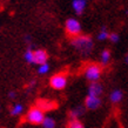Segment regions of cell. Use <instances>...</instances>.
I'll list each match as a JSON object with an SVG mask.
<instances>
[{
    "instance_id": "obj_13",
    "label": "cell",
    "mask_w": 128,
    "mask_h": 128,
    "mask_svg": "<svg viewBox=\"0 0 128 128\" xmlns=\"http://www.w3.org/2000/svg\"><path fill=\"white\" fill-rule=\"evenodd\" d=\"M41 124H42L44 128H55L56 122H55V120L52 116H45Z\"/></svg>"
},
{
    "instance_id": "obj_3",
    "label": "cell",
    "mask_w": 128,
    "mask_h": 128,
    "mask_svg": "<svg viewBox=\"0 0 128 128\" xmlns=\"http://www.w3.org/2000/svg\"><path fill=\"white\" fill-rule=\"evenodd\" d=\"M101 73H102V70L101 67L96 64H90L85 68V78L87 80H89L90 82H96L101 76Z\"/></svg>"
},
{
    "instance_id": "obj_6",
    "label": "cell",
    "mask_w": 128,
    "mask_h": 128,
    "mask_svg": "<svg viewBox=\"0 0 128 128\" xmlns=\"http://www.w3.org/2000/svg\"><path fill=\"white\" fill-rule=\"evenodd\" d=\"M101 104H102V101H101L100 96L87 95V98L85 100V107L87 109H90V110H95V109L100 108Z\"/></svg>"
},
{
    "instance_id": "obj_10",
    "label": "cell",
    "mask_w": 128,
    "mask_h": 128,
    "mask_svg": "<svg viewBox=\"0 0 128 128\" xmlns=\"http://www.w3.org/2000/svg\"><path fill=\"white\" fill-rule=\"evenodd\" d=\"M122 98H124V94H122L120 89H114L112 93L109 94V100L113 104H119L122 100Z\"/></svg>"
},
{
    "instance_id": "obj_7",
    "label": "cell",
    "mask_w": 128,
    "mask_h": 128,
    "mask_svg": "<svg viewBox=\"0 0 128 128\" xmlns=\"http://www.w3.org/2000/svg\"><path fill=\"white\" fill-rule=\"evenodd\" d=\"M47 59H48V54L45 50H34V62L35 65H42L46 64Z\"/></svg>"
},
{
    "instance_id": "obj_14",
    "label": "cell",
    "mask_w": 128,
    "mask_h": 128,
    "mask_svg": "<svg viewBox=\"0 0 128 128\" xmlns=\"http://www.w3.org/2000/svg\"><path fill=\"white\" fill-rule=\"evenodd\" d=\"M67 128H85V126L79 119H73V120H70L68 122Z\"/></svg>"
},
{
    "instance_id": "obj_15",
    "label": "cell",
    "mask_w": 128,
    "mask_h": 128,
    "mask_svg": "<svg viewBox=\"0 0 128 128\" xmlns=\"http://www.w3.org/2000/svg\"><path fill=\"white\" fill-rule=\"evenodd\" d=\"M109 60H110V52L108 50H102V53H101V62H102V65H107Z\"/></svg>"
},
{
    "instance_id": "obj_2",
    "label": "cell",
    "mask_w": 128,
    "mask_h": 128,
    "mask_svg": "<svg viewBox=\"0 0 128 128\" xmlns=\"http://www.w3.org/2000/svg\"><path fill=\"white\" fill-rule=\"evenodd\" d=\"M45 116L46 115H45L44 109H41L40 107H32L28 109L27 114L25 116V120L31 124H41Z\"/></svg>"
},
{
    "instance_id": "obj_8",
    "label": "cell",
    "mask_w": 128,
    "mask_h": 128,
    "mask_svg": "<svg viewBox=\"0 0 128 128\" xmlns=\"http://www.w3.org/2000/svg\"><path fill=\"white\" fill-rule=\"evenodd\" d=\"M104 87L99 82H90V85L88 87V95H93V96H100L102 94Z\"/></svg>"
},
{
    "instance_id": "obj_17",
    "label": "cell",
    "mask_w": 128,
    "mask_h": 128,
    "mask_svg": "<svg viewBox=\"0 0 128 128\" xmlns=\"http://www.w3.org/2000/svg\"><path fill=\"white\" fill-rule=\"evenodd\" d=\"M50 72V65L48 64H42V65H39V67H38V73L40 74V75H44V74H47Z\"/></svg>"
},
{
    "instance_id": "obj_18",
    "label": "cell",
    "mask_w": 128,
    "mask_h": 128,
    "mask_svg": "<svg viewBox=\"0 0 128 128\" xmlns=\"http://www.w3.org/2000/svg\"><path fill=\"white\" fill-rule=\"evenodd\" d=\"M108 38H109V33L107 32V30L104 27L100 32H99V34H98V39L99 40H106V39H108Z\"/></svg>"
},
{
    "instance_id": "obj_4",
    "label": "cell",
    "mask_w": 128,
    "mask_h": 128,
    "mask_svg": "<svg viewBox=\"0 0 128 128\" xmlns=\"http://www.w3.org/2000/svg\"><path fill=\"white\" fill-rule=\"evenodd\" d=\"M65 30L72 36H78L81 33V25H80V22L76 19L70 18L65 22Z\"/></svg>"
},
{
    "instance_id": "obj_9",
    "label": "cell",
    "mask_w": 128,
    "mask_h": 128,
    "mask_svg": "<svg viewBox=\"0 0 128 128\" xmlns=\"http://www.w3.org/2000/svg\"><path fill=\"white\" fill-rule=\"evenodd\" d=\"M72 7L76 14H81L84 13L86 8V0H73L72 1Z\"/></svg>"
},
{
    "instance_id": "obj_21",
    "label": "cell",
    "mask_w": 128,
    "mask_h": 128,
    "mask_svg": "<svg viewBox=\"0 0 128 128\" xmlns=\"http://www.w3.org/2000/svg\"><path fill=\"white\" fill-rule=\"evenodd\" d=\"M34 84H35V81H31L30 84H28V88H32V87L34 86Z\"/></svg>"
},
{
    "instance_id": "obj_19",
    "label": "cell",
    "mask_w": 128,
    "mask_h": 128,
    "mask_svg": "<svg viewBox=\"0 0 128 128\" xmlns=\"http://www.w3.org/2000/svg\"><path fill=\"white\" fill-rule=\"evenodd\" d=\"M109 40L112 42H118L119 41V34L118 33H110L109 34Z\"/></svg>"
},
{
    "instance_id": "obj_12",
    "label": "cell",
    "mask_w": 128,
    "mask_h": 128,
    "mask_svg": "<svg viewBox=\"0 0 128 128\" xmlns=\"http://www.w3.org/2000/svg\"><path fill=\"white\" fill-rule=\"evenodd\" d=\"M22 112H24V106L21 104H14L12 106L11 110H10L12 116H19L20 114H22Z\"/></svg>"
},
{
    "instance_id": "obj_22",
    "label": "cell",
    "mask_w": 128,
    "mask_h": 128,
    "mask_svg": "<svg viewBox=\"0 0 128 128\" xmlns=\"http://www.w3.org/2000/svg\"><path fill=\"white\" fill-rule=\"evenodd\" d=\"M126 62L128 64V54H127V56H126Z\"/></svg>"
},
{
    "instance_id": "obj_5",
    "label": "cell",
    "mask_w": 128,
    "mask_h": 128,
    "mask_svg": "<svg viewBox=\"0 0 128 128\" xmlns=\"http://www.w3.org/2000/svg\"><path fill=\"white\" fill-rule=\"evenodd\" d=\"M50 85L53 89L61 90L67 86V76L64 73H59L53 75L50 80Z\"/></svg>"
},
{
    "instance_id": "obj_11",
    "label": "cell",
    "mask_w": 128,
    "mask_h": 128,
    "mask_svg": "<svg viewBox=\"0 0 128 128\" xmlns=\"http://www.w3.org/2000/svg\"><path fill=\"white\" fill-rule=\"evenodd\" d=\"M85 113V108H84V106H78V107H75L73 108L72 110L70 112V120H73V119H78L80 118Z\"/></svg>"
},
{
    "instance_id": "obj_23",
    "label": "cell",
    "mask_w": 128,
    "mask_h": 128,
    "mask_svg": "<svg viewBox=\"0 0 128 128\" xmlns=\"http://www.w3.org/2000/svg\"><path fill=\"white\" fill-rule=\"evenodd\" d=\"M0 113H1V108H0Z\"/></svg>"
},
{
    "instance_id": "obj_20",
    "label": "cell",
    "mask_w": 128,
    "mask_h": 128,
    "mask_svg": "<svg viewBox=\"0 0 128 128\" xmlns=\"http://www.w3.org/2000/svg\"><path fill=\"white\" fill-rule=\"evenodd\" d=\"M8 96L11 98V99H14V98H16V93H14V92H10V93H8Z\"/></svg>"
},
{
    "instance_id": "obj_1",
    "label": "cell",
    "mask_w": 128,
    "mask_h": 128,
    "mask_svg": "<svg viewBox=\"0 0 128 128\" xmlns=\"http://www.w3.org/2000/svg\"><path fill=\"white\" fill-rule=\"evenodd\" d=\"M72 46L81 54H88L93 48V40L87 35H78L72 40Z\"/></svg>"
},
{
    "instance_id": "obj_16",
    "label": "cell",
    "mask_w": 128,
    "mask_h": 128,
    "mask_svg": "<svg viewBox=\"0 0 128 128\" xmlns=\"http://www.w3.org/2000/svg\"><path fill=\"white\" fill-rule=\"evenodd\" d=\"M25 60L28 62V64H33L34 62V50H27L25 52Z\"/></svg>"
}]
</instances>
